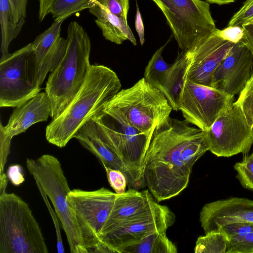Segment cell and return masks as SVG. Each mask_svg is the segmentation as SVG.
<instances>
[{"label":"cell","instance_id":"1","mask_svg":"<svg viewBox=\"0 0 253 253\" xmlns=\"http://www.w3.org/2000/svg\"><path fill=\"white\" fill-rule=\"evenodd\" d=\"M203 131L170 117L155 128L145 157L143 176L157 202L177 196L188 186L192 171L185 165L183 152Z\"/></svg>","mask_w":253,"mask_h":253},{"label":"cell","instance_id":"2","mask_svg":"<svg viewBox=\"0 0 253 253\" xmlns=\"http://www.w3.org/2000/svg\"><path fill=\"white\" fill-rule=\"evenodd\" d=\"M121 86L118 75L111 68L91 65L73 99L46 126L47 141L58 147H65L77 131L121 90Z\"/></svg>","mask_w":253,"mask_h":253},{"label":"cell","instance_id":"3","mask_svg":"<svg viewBox=\"0 0 253 253\" xmlns=\"http://www.w3.org/2000/svg\"><path fill=\"white\" fill-rule=\"evenodd\" d=\"M66 39L65 54L46 83L45 90L50 103L52 120L57 118L73 99L91 66L90 40L76 21L69 24Z\"/></svg>","mask_w":253,"mask_h":253},{"label":"cell","instance_id":"4","mask_svg":"<svg viewBox=\"0 0 253 253\" xmlns=\"http://www.w3.org/2000/svg\"><path fill=\"white\" fill-rule=\"evenodd\" d=\"M102 109L149 134H153L172 110L163 93L144 77L132 86L119 91Z\"/></svg>","mask_w":253,"mask_h":253},{"label":"cell","instance_id":"5","mask_svg":"<svg viewBox=\"0 0 253 253\" xmlns=\"http://www.w3.org/2000/svg\"><path fill=\"white\" fill-rule=\"evenodd\" d=\"M28 205L14 193L0 194V253H47Z\"/></svg>","mask_w":253,"mask_h":253},{"label":"cell","instance_id":"6","mask_svg":"<svg viewBox=\"0 0 253 253\" xmlns=\"http://www.w3.org/2000/svg\"><path fill=\"white\" fill-rule=\"evenodd\" d=\"M26 166L37 187L51 200L66 234L70 252L88 253L67 202L71 190L60 161L53 155L44 154L37 159L27 158Z\"/></svg>","mask_w":253,"mask_h":253},{"label":"cell","instance_id":"7","mask_svg":"<svg viewBox=\"0 0 253 253\" xmlns=\"http://www.w3.org/2000/svg\"><path fill=\"white\" fill-rule=\"evenodd\" d=\"M92 118L99 125L109 146L130 172L135 189L144 187L145 157L153 134L138 130L102 108Z\"/></svg>","mask_w":253,"mask_h":253},{"label":"cell","instance_id":"8","mask_svg":"<svg viewBox=\"0 0 253 253\" xmlns=\"http://www.w3.org/2000/svg\"><path fill=\"white\" fill-rule=\"evenodd\" d=\"M176 216L166 206L155 201L143 211L123 220L105 226L100 243L93 253H119L122 247L157 232H166Z\"/></svg>","mask_w":253,"mask_h":253},{"label":"cell","instance_id":"9","mask_svg":"<svg viewBox=\"0 0 253 253\" xmlns=\"http://www.w3.org/2000/svg\"><path fill=\"white\" fill-rule=\"evenodd\" d=\"M166 18L179 48L184 51L216 30L208 2L201 0H151Z\"/></svg>","mask_w":253,"mask_h":253},{"label":"cell","instance_id":"10","mask_svg":"<svg viewBox=\"0 0 253 253\" xmlns=\"http://www.w3.org/2000/svg\"><path fill=\"white\" fill-rule=\"evenodd\" d=\"M31 43L0 61V107H15L34 97L41 88Z\"/></svg>","mask_w":253,"mask_h":253},{"label":"cell","instance_id":"11","mask_svg":"<svg viewBox=\"0 0 253 253\" xmlns=\"http://www.w3.org/2000/svg\"><path fill=\"white\" fill-rule=\"evenodd\" d=\"M117 194L102 187L93 191H70L67 202L76 220L83 244L93 253L101 232L112 211Z\"/></svg>","mask_w":253,"mask_h":253},{"label":"cell","instance_id":"12","mask_svg":"<svg viewBox=\"0 0 253 253\" xmlns=\"http://www.w3.org/2000/svg\"><path fill=\"white\" fill-rule=\"evenodd\" d=\"M205 132L209 151L218 157L247 154L253 143L252 128L235 102Z\"/></svg>","mask_w":253,"mask_h":253},{"label":"cell","instance_id":"13","mask_svg":"<svg viewBox=\"0 0 253 253\" xmlns=\"http://www.w3.org/2000/svg\"><path fill=\"white\" fill-rule=\"evenodd\" d=\"M234 96L186 79L180 96L179 110L189 124L207 130Z\"/></svg>","mask_w":253,"mask_h":253},{"label":"cell","instance_id":"14","mask_svg":"<svg viewBox=\"0 0 253 253\" xmlns=\"http://www.w3.org/2000/svg\"><path fill=\"white\" fill-rule=\"evenodd\" d=\"M234 44L222 39L214 31L184 50L190 61L187 78L211 87L214 72Z\"/></svg>","mask_w":253,"mask_h":253},{"label":"cell","instance_id":"15","mask_svg":"<svg viewBox=\"0 0 253 253\" xmlns=\"http://www.w3.org/2000/svg\"><path fill=\"white\" fill-rule=\"evenodd\" d=\"M253 73V55L240 42L235 43L214 72L211 87L235 96L243 90Z\"/></svg>","mask_w":253,"mask_h":253},{"label":"cell","instance_id":"16","mask_svg":"<svg viewBox=\"0 0 253 253\" xmlns=\"http://www.w3.org/2000/svg\"><path fill=\"white\" fill-rule=\"evenodd\" d=\"M199 220L205 233L233 223L253 222V200L231 197L207 203L200 211Z\"/></svg>","mask_w":253,"mask_h":253},{"label":"cell","instance_id":"17","mask_svg":"<svg viewBox=\"0 0 253 253\" xmlns=\"http://www.w3.org/2000/svg\"><path fill=\"white\" fill-rule=\"evenodd\" d=\"M74 138L94 154L104 168L121 171L126 176L130 188L135 189L132 177L127 168L109 146L99 125L92 118L86 122L76 132Z\"/></svg>","mask_w":253,"mask_h":253},{"label":"cell","instance_id":"18","mask_svg":"<svg viewBox=\"0 0 253 253\" xmlns=\"http://www.w3.org/2000/svg\"><path fill=\"white\" fill-rule=\"evenodd\" d=\"M51 113V106L46 93L40 92L34 97L15 107L7 124H0L5 133L13 138L25 132L31 126L47 120Z\"/></svg>","mask_w":253,"mask_h":253},{"label":"cell","instance_id":"19","mask_svg":"<svg viewBox=\"0 0 253 253\" xmlns=\"http://www.w3.org/2000/svg\"><path fill=\"white\" fill-rule=\"evenodd\" d=\"M89 11L95 16V22L106 40L117 44H121L126 40L129 41L134 45L137 44L135 38L125 19L114 14L96 1Z\"/></svg>","mask_w":253,"mask_h":253},{"label":"cell","instance_id":"20","mask_svg":"<svg viewBox=\"0 0 253 253\" xmlns=\"http://www.w3.org/2000/svg\"><path fill=\"white\" fill-rule=\"evenodd\" d=\"M154 202L147 190L139 191L130 188L122 194H117L112 211L104 226L139 213Z\"/></svg>","mask_w":253,"mask_h":253},{"label":"cell","instance_id":"21","mask_svg":"<svg viewBox=\"0 0 253 253\" xmlns=\"http://www.w3.org/2000/svg\"><path fill=\"white\" fill-rule=\"evenodd\" d=\"M189 64L188 57L181 50L175 61L170 64L165 77L160 91L173 110H179L181 93L187 79Z\"/></svg>","mask_w":253,"mask_h":253},{"label":"cell","instance_id":"22","mask_svg":"<svg viewBox=\"0 0 253 253\" xmlns=\"http://www.w3.org/2000/svg\"><path fill=\"white\" fill-rule=\"evenodd\" d=\"M95 0H39V19L42 21L49 14L56 20L64 19L85 9H89Z\"/></svg>","mask_w":253,"mask_h":253},{"label":"cell","instance_id":"23","mask_svg":"<svg viewBox=\"0 0 253 253\" xmlns=\"http://www.w3.org/2000/svg\"><path fill=\"white\" fill-rule=\"evenodd\" d=\"M25 19L17 22L14 18L9 0H0V24L1 27V58L5 59L10 53L8 48L13 40L20 33Z\"/></svg>","mask_w":253,"mask_h":253},{"label":"cell","instance_id":"24","mask_svg":"<svg viewBox=\"0 0 253 253\" xmlns=\"http://www.w3.org/2000/svg\"><path fill=\"white\" fill-rule=\"evenodd\" d=\"M176 246L166 232L152 233L137 242L122 247L119 253H176Z\"/></svg>","mask_w":253,"mask_h":253},{"label":"cell","instance_id":"25","mask_svg":"<svg viewBox=\"0 0 253 253\" xmlns=\"http://www.w3.org/2000/svg\"><path fill=\"white\" fill-rule=\"evenodd\" d=\"M228 237L222 231L212 230L198 238L194 252L195 253H225Z\"/></svg>","mask_w":253,"mask_h":253},{"label":"cell","instance_id":"26","mask_svg":"<svg viewBox=\"0 0 253 253\" xmlns=\"http://www.w3.org/2000/svg\"><path fill=\"white\" fill-rule=\"evenodd\" d=\"M166 45H163L155 52L148 62L144 74V79L160 90L170 65L165 61L162 56Z\"/></svg>","mask_w":253,"mask_h":253},{"label":"cell","instance_id":"27","mask_svg":"<svg viewBox=\"0 0 253 253\" xmlns=\"http://www.w3.org/2000/svg\"><path fill=\"white\" fill-rule=\"evenodd\" d=\"M64 20H54L48 29L39 35L31 43L37 63L42 59L46 51L60 36L61 25Z\"/></svg>","mask_w":253,"mask_h":253},{"label":"cell","instance_id":"28","mask_svg":"<svg viewBox=\"0 0 253 253\" xmlns=\"http://www.w3.org/2000/svg\"><path fill=\"white\" fill-rule=\"evenodd\" d=\"M234 169L236 178L245 189L253 191V152L244 155L241 161L236 163Z\"/></svg>","mask_w":253,"mask_h":253},{"label":"cell","instance_id":"29","mask_svg":"<svg viewBox=\"0 0 253 253\" xmlns=\"http://www.w3.org/2000/svg\"><path fill=\"white\" fill-rule=\"evenodd\" d=\"M241 109L249 125L253 126V73L235 102Z\"/></svg>","mask_w":253,"mask_h":253},{"label":"cell","instance_id":"30","mask_svg":"<svg viewBox=\"0 0 253 253\" xmlns=\"http://www.w3.org/2000/svg\"><path fill=\"white\" fill-rule=\"evenodd\" d=\"M228 237L226 253H253V232Z\"/></svg>","mask_w":253,"mask_h":253},{"label":"cell","instance_id":"31","mask_svg":"<svg viewBox=\"0 0 253 253\" xmlns=\"http://www.w3.org/2000/svg\"><path fill=\"white\" fill-rule=\"evenodd\" d=\"M104 168L108 182L115 192L118 194L125 192L127 182L125 174L119 170L109 167Z\"/></svg>","mask_w":253,"mask_h":253},{"label":"cell","instance_id":"32","mask_svg":"<svg viewBox=\"0 0 253 253\" xmlns=\"http://www.w3.org/2000/svg\"><path fill=\"white\" fill-rule=\"evenodd\" d=\"M111 12L126 20L129 8V0H95Z\"/></svg>","mask_w":253,"mask_h":253},{"label":"cell","instance_id":"33","mask_svg":"<svg viewBox=\"0 0 253 253\" xmlns=\"http://www.w3.org/2000/svg\"><path fill=\"white\" fill-rule=\"evenodd\" d=\"M219 230L223 232L227 236L241 235L253 232V222L233 223L224 225L220 227Z\"/></svg>","mask_w":253,"mask_h":253},{"label":"cell","instance_id":"34","mask_svg":"<svg viewBox=\"0 0 253 253\" xmlns=\"http://www.w3.org/2000/svg\"><path fill=\"white\" fill-rule=\"evenodd\" d=\"M215 33L222 39L236 43L243 39L244 32L242 26H227L223 30L216 29Z\"/></svg>","mask_w":253,"mask_h":253},{"label":"cell","instance_id":"35","mask_svg":"<svg viewBox=\"0 0 253 253\" xmlns=\"http://www.w3.org/2000/svg\"><path fill=\"white\" fill-rule=\"evenodd\" d=\"M12 138L5 133L0 124V175L4 173V166L10 152Z\"/></svg>","mask_w":253,"mask_h":253},{"label":"cell","instance_id":"36","mask_svg":"<svg viewBox=\"0 0 253 253\" xmlns=\"http://www.w3.org/2000/svg\"><path fill=\"white\" fill-rule=\"evenodd\" d=\"M38 188L49 210V211L50 213L51 216L52 217V219L56 229V246L57 252L59 253H64L65 252L64 248L62 243V240L61 238L58 219L56 218V216L55 214V213L52 210V208L50 207V205L47 198V195L45 194V193L44 192V191L42 190V189L41 187H38Z\"/></svg>","mask_w":253,"mask_h":253},{"label":"cell","instance_id":"37","mask_svg":"<svg viewBox=\"0 0 253 253\" xmlns=\"http://www.w3.org/2000/svg\"><path fill=\"white\" fill-rule=\"evenodd\" d=\"M6 175L8 179L15 186L25 181L22 168L18 164L10 165L7 169Z\"/></svg>","mask_w":253,"mask_h":253},{"label":"cell","instance_id":"38","mask_svg":"<svg viewBox=\"0 0 253 253\" xmlns=\"http://www.w3.org/2000/svg\"><path fill=\"white\" fill-rule=\"evenodd\" d=\"M14 18L17 22L25 19L28 0H9Z\"/></svg>","mask_w":253,"mask_h":253},{"label":"cell","instance_id":"39","mask_svg":"<svg viewBox=\"0 0 253 253\" xmlns=\"http://www.w3.org/2000/svg\"><path fill=\"white\" fill-rule=\"evenodd\" d=\"M244 29V36L240 41L250 50L253 55V23L242 26Z\"/></svg>","mask_w":253,"mask_h":253},{"label":"cell","instance_id":"40","mask_svg":"<svg viewBox=\"0 0 253 253\" xmlns=\"http://www.w3.org/2000/svg\"><path fill=\"white\" fill-rule=\"evenodd\" d=\"M135 28L138 34L141 44L142 45L145 42L144 28L138 7L137 6L136 13L135 19Z\"/></svg>","mask_w":253,"mask_h":253},{"label":"cell","instance_id":"41","mask_svg":"<svg viewBox=\"0 0 253 253\" xmlns=\"http://www.w3.org/2000/svg\"><path fill=\"white\" fill-rule=\"evenodd\" d=\"M206 1L211 3L223 5L232 3L234 2L235 0H206Z\"/></svg>","mask_w":253,"mask_h":253},{"label":"cell","instance_id":"42","mask_svg":"<svg viewBox=\"0 0 253 253\" xmlns=\"http://www.w3.org/2000/svg\"><path fill=\"white\" fill-rule=\"evenodd\" d=\"M252 131H253V126H252Z\"/></svg>","mask_w":253,"mask_h":253},{"label":"cell","instance_id":"43","mask_svg":"<svg viewBox=\"0 0 253 253\" xmlns=\"http://www.w3.org/2000/svg\"></svg>","mask_w":253,"mask_h":253}]
</instances>
